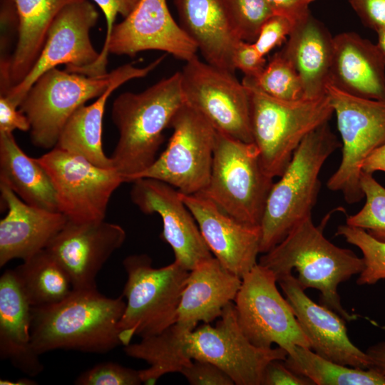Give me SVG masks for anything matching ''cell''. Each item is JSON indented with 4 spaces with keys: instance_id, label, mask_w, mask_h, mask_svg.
<instances>
[{
    "instance_id": "cell-1",
    "label": "cell",
    "mask_w": 385,
    "mask_h": 385,
    "mask_svg": "<svg viewBox=\"0 0 385 385\" xmlns=\"http://www.w3.org/2000/svg\"><path fill=\"white\" fill-rule=\"evenodd\" d=\"M123 298L108 297L97 288L73 289L56 304L32 307L34 350L39 356L56 349L106 354L122 345L118 324L125 307Z\"/></svg>"
},
{
    "instance_id": "cell-2",
    "label": "cell",
    "mask_w": 385,
    "mask_h": 385,
    "mask_svg": "<svg viewBox=\"0 0 385 385\" xmlns=\"http://www.w3.org/2000/svg\"><path fill=\"white\" fill-rule=\"evenodd\" d=\"M329 217L327 215L317 226L312 216L305 218L279 243L264 253L258 264L270 269L277 280L295 270L298 273L296 278L303 289L319 290L320 304L350 322L358 315L348 312L342 305L338 286L360 274L364 262L351 250L339 247L325 237L324 230Z\"/></svg>"
},
{
    "instance_id": "cell-3",
    "label": "cell",
    "mask_w": 385,
    "mask_h": 385,
    "mask_svg": "<svg viewBox=\"0 0 385 385\" xmlns=\"http://www.w3.org/2000/svg\"><path fill=\"white\" fill-rule=\"evenodd\" d=\"M184 103L180 71L142 92H124L115 99L111 118L119 138L111 158L125 182L132 183L155 162L163 132Z\"/></svg>"
},
{
    "instance_id": "cell-4",
    "label": "cell",
    "mask_w": 385,
    "mask_h": 385,
    "mask_svg": "<svg viewBox=\"0 0 385 385\" xmlns=\"http://www.w3.org/2000/svg\"><path fill=\"white\" fill-rule=\"evenodd\" d=\"M340 147L329 122L304 138L270 191L260 226V253L269 252L297 225L312 216L321 188L322 168Z\"/></svg>"
},
{
    "instance_id": "cell-5",
    "label": "cell",
    "mask_w": 385,
    "mask_h": 385,
    "mask_svg": "<svg viewBox=\"0 0 385 385\" xmlns=\"http://www.w3.org/2000/svg\"><path fill=\"white\" fill-rule=\"evenodd\" d=\"M167 339L179 373L192 360L207 361L220 367L236 385H262L267 365L287 356L279 346L253 345L239 326L233 302L225 307L214 327L203 323L190 330L175 323L168 329Z\"/></svg>"
},
{
    "instance_id": "cell-6",
    "label": "cell",
    "mask_w": 385,
    "mask_h": 385,
    "mask_svg": "<svg viewBox=\"0 0 385 385\" xmlns=\"http://www.w3.org/2000/svg\"><path fill=\"white\" fill-rule=\"evenodd\" d=\"M250 99V122L253 143L259 150L265 172L279 177L304 138L324 123L334 110L327 93L322 96L297 101L273 98L246 78Z\"/></svg>"
},
{
    "instance_id": "cell-7",
    "label": "cell",
    "mask_w": 385,
    "mask_h": 385,
    "mask_svg": "<svg viewBox=\"0 0 385 385\" xmlns=\"http://www.w3.org/2000/svg\"><path fill=\"white\" fill-rule=\"evenodd\" d=\"M123 266L127 274L122 292L125 307L118 327L122 345L126 346L134 336L158 334L176 322L189 271L175 260L155 268L146 254L127 256Z\"/></svg>"
},
{
    "instance_id": "cell-8",
    "label": "cell",
    "mask_w": 385,
    "mask_h": 385,
    "mask_svg": "<svg viewBox=\"0 0 385 385\" xmlns=\"http://www.w3.org/2000/svg\"><path fill=\"white\" fill-rule=\"evenodd\" d=\"M264 170L253 143L216 130L210 181L202 192L238 221L260 227L274 183Z\"/></svg>"
},
{
    "instance_id": "cell-9",
    "label": "cell",
    "mask_w": 385,
    "mask_h": 385,
    "mask_svg": "<svg viewBox=\"0 0 385 385\" xmlns=\"http://www.w3.org/2000/svg\"><path fill=\"white\" fill-rule=\"evenodd\" d=\"M342 142V160L329 178V190L340 192L348 204L364 198L360 185L365 160L385 144V99L356 96L327 84Z\"/></svg>"
},
{
    "instance_id": "cell-10",
    "label": "cell",
    "mask_w": 385,
    "mask_h": 385,
    "mask_svg": "<svg viewBox=\"0 0 385 385\" xmlns=\"http://www.w3.org/2000/svg\"><path fill=\"white\" fill-rule=\"evenodd\" d=\"M115 69L100 76H88L51 68L41 75L26 92L19 105L30 123L34 145L52 149L72 113L108 88Z\"/></svg>"
},
{
    "instance_id": "cell-11",
    "label": "cell",
    "mask_w": 385,
    "mask_h": 385,
    "mask_svg": "<svg viewBox=\"0 0 385 385\" xmlns=\"http://www.w3.org/2000/svg\"><path fill=\"white\" fill-rule=\"evenodd\" d=\"M275 274L257 264L242 278L234 300L239 326L255 346L269 349L273 344L287 354L296 346L311 349L294 312L277 287Z\"/></svg>"
},
{
    "instance_id": "cell-12",
    "label": "cell",
    "mask_w": 385,
    "mask_h": 385,
    "mask_svg": "<svg viewBox=\"0 0 385 385\" xmlns=\"http://www.w3.org/2000/svg\"><path fill=\"white\" fill-rule=\"evenodd\" d=\"M170 128L173 134L165 150L135 180H159L186 195L203 192L211 175L215 128L185 103L174 115Z\"/></svg>"
},
{
    "instance_id": "cell-13",
    "label": "cell",
    "mask_w": 385,
    "mask_h": 385,
    "mask_svg": "<svg viewBox=\"0 0 385 385\" xmlns=\"http://www.w3.org/2000/svg\"><path fill=\"white\" fill-rule=\"evenodd\" d=\"M185 103L204 116L216 130L253 142L247 88L235 73L201 61L197 56L180 71Z\"/></svg>"
},
{
    "instance_id": "cell-14",
    "label": "cell",
    "mask_w": 385,
    "mask_h": 385,
    "mask_svg": "<svg viewBox=\"0 0 385 385\" xmlns=\"http://www.w3.org/2000/svg\"><path fill=\"white\" fill-rule=\"evenodd\" d=\"M36 160L51 180L59 211L69 221L105 220L113 193L125 183L115 169L100 168L83 157L57 148Z\"/></svg>"
},
{
    "instance_id": "cell-15",
    "label": "cell",
    "mask_w": 385,
    "mask_h": 385,
    "mask_svg": "<svg viewBox=\"0 0 385 385\" xmlns=\"http://www.w3.org/2000/svg\"><path fill=\"white\" fill-rule=\"evenodd\" d=\"M98 12L88 0H76L66 5L51 24L41 53L28 75L4 93L19 107L35 81L46 71L61 64L65 70L81 74L98 59L90 31L98 19Z\"/></svg>"
},
{
    "instance_id": "cell-16",
    "label": "cell",
    "mask_w": 385,
    "mask_h": 385,
    "mask_svg": "<svg viewBox=\"0 0 385 385\" xmlns=\"http://www.w3.org/2000/svg\"><path fill=\"white\" fill-rule=\"evenodd\" d=\"M130 198L145 214L162 219L161 237L172 248L175 260L190 271L213 257L180 192L159 180L142 178L132 182Z\"/></svg>"
},
{
    "instance_id": "cell-17",
    "label": "cell",
    "mask_w": 385,
    "mask_h": 385,
    "mask_svg": "<svg viewBox=\"0 0 385 385\" xmlns=\"http://www.w3.org/2000/svg\"><path fill=\"white\" fill-rule=\"evenodd\" d=\"M158 50L188 61L197 56L195 43L172 16L166 0H139L130 13L115 24L107 53L134 56Z\"/></svg>"
},
{
    "instance_id": "cell-18",
    "label": "cell",
    "mask_w": 385,
    "mask_h": 385,
    "mask_svg": "<svg viewBox=\"0 0 385 385\" xmlns=\"http://www.w3.org/2000/svg\"><path fill=\"white\" fill-rule=\"evenodd\" d=\"M126 233L118 224L103 220H68L46 250L70 277L73 289H96V277L124 243Z\"/></svg>"
},
{
    "instance_id": "cell-19",
    "label": "cell",
    "mask_w": 385,
    "mask_h": 385,
    "mask_svg": "<svg viewBox=\"0 0 385 385\" xmlns=\"http://www.w3.org/2000/svg\"><path fill=\"white\" fill-rule=\"evenodd\" d=\"M180 196L212 255L228 270L242 278L258 263L260 227L238 221L203 192H180Z\"/></svg>"
},
{
    "instance_id": "cell-20",
    "label": "cell",
    "mask_w": 385,
    "mask_h": 385,
    "mask_svg": "<svg viewBox=\"0 0 385 385\" xmlns=\"http://www.w3.org/2000/svg\"><path fill=\"white\" fill-rule=\"evenodd\" d=\"M277 283L313 351L340 364L361 369L371 367L367 354L349 339L344 318L334 310L312 300L292 274L279 278Z\"/></svg>"
},
{
    "instance_id": "cell-21",
    "label": "cell",
    "mask_w": 385,
    "mask_h": 385,
    "mask_svg": "<svg viewBox=\"0 0 385 385\" xmlns=\"http://www.w3.org/2000/svg\"><path fill=\"white\" fill-rule=\"evenodd\" d=\"M7 213L0 220V267L14 259L25 260L46 249L67 222L61 212L29 205L0 183Z\"/></svg>"
},
{
    "instance_id": "cell-22",
    "label": "cell",
    "mask_w": 385,
    "mask_h": 385,
    "mask_svg": "<svg viewBox=\"0 0 385 385\" xmlns=\"http://www.w3.org/2000/svg\"><path fill=\"white\" fill-rule=\"evenodd\" d=\"M328 84L349 94L385 99V55L377 44L353 31L333 38Z\"/></svg>"
},
{
    "instance_id": "cell-23",
    "label": "cell",
    "mask_w": 385,
    "mask_h": 385,
    "mask_svg": "<svg viewBox=\"0 0 385 385\" xmlns=\"http://www.w3.org/2000/svg\"><path fill=\"white\" fill-rule=\"evenodd\" d=\"M165 57L161 56L142 68L127 63L115 68V75L106 91L95 102L82 105L69 117L54 148L83 157L100 168L115 169L102 145L103 118L108 98L125 82L145 77Z\"/></svg>"
},
{
    "instance_id": "cell-24",
    "label": "cell",
    "mask_w": 385,
    "mask_h": 385,
    "mask_svg": "<svg viewBox=\"0 0 385 385\" xmlns=\"http://www.w3.org/2000/svg\"><path fill=\"white\" fill-rule=\"evenodd\" d=\"M180 25L207 63L235 73L237 36L225 0H173Z\"/></svg>"
},
{
    "instance_id": "cell-25",
    "label": "cell",
    "mask_w": 385,
    "mask_h": 385,
    "mask_svg": "<svg viewBox=\"0 0 385 385\" xmlns=\"http://www.w3.org/2000/svg\"><path fill=\"white\" fill-rule=\"evenodd\" d=\"M242 278L225 267L214 256L189 271L175 323L195 329L197 324L219 319L225 307L234 302Z\"/></svg>"
},
{
    "instance_id": "cell-26",
    "label": "cell",
    "mask_w": 385,
    "mask_h": 385,
    "mask_svg": "<svg viewBox=\"0 0 385 385\" xmlns=\"http://www.w3.org/2000/svg\"><path fill=\"white\" fill-rule=\"evenodd\" d=\"M31 309L14 270H6L0 277V356L35 376L43 365L31 344Z\"/></svg>"
},
{
    "instance_id": "cell-27",
    "label": "cell",
    "mask_w": 385,
    "mask_h": 385,
    "mask_svg": "<svg viewBox=\"0 0 385 385\" xmlns=\"http://www.w3.org/2000/svg\"><path fill=\"white\" fill-rule=\"evenodd\" d=\"M280 51L298 73L304 98L327 93L333 56V38L328 29L310 14L295 25Z\"/></svg>"
},
{
    "instance_id": "cell-28",
    "label": "cell",
    "mask_w": 385,
    "mask_h": 385,
    "mask_svg": "<svg viewBox=\"0 0 385 385\" xmlns=\"http://www.w3.org/2000/svg\"><path fill=\"white\" fill-rule=\"evenodd\" d=\"M76 0H14L18 41L9 60L1 62V76L9 88L30 72L44 45L48 30L58 12Z\"/></svg>"
},
{
    "instance_id": "cell-29",
    "label": "cell",
    "mask_w": 385,
    "mask_h": 385,
    "mask_svg": "<svg viewBox=\"0 0 385 385\" xmlns=\"http://www.w3.org/2000/svg\"><path fill=\"white\" fill-rule=\"evenodd\" d=\"M0 183L29 205L60 212L48 173L36 158L22 150L13 133H0Z\"/></svg>"
},
{
    "instance_id": "cell-30",
    "label": "cell",
    "mask_w": 385,
    "mask_h": 385,
    "mask_svg": "<svg viewBox=\"0 0 385 385\" xmlns=\"http://www.w3.org/2000/svg\"><path fill=\"white\" fill-rule=\"evenodd\" d=\"M14 270L32 307L56 304L73 289L66 271L46 249Z\"/></svg>"
},
{
    "instance_id": "cell-31",
    "label": "cell",
    "mask_w": 385,
    "mask_h": 385,
    "mask_svg": "<svg viewBox=\"0 0 385 385\" xmlns=\"http://www.w3.org/2000/svg\"><path fill=\"white\" fill-rule=\"evenodd\" d=\"M283 361L289 369L309 379L314 385H385V377L374 369L340 364L309 348L296 346Z\"/></svg>"
},
{
    "instance_id": "cell-32",
    "label": "cell",
    "mask_w": 385,
    "mask_h": 385,
    "mask_svg": "<svg viewBox=\"0 0 385 385\" xmlns=\"http://www.w3.org/2000/svg\"><path fill=\"white\" fill-rule=\"evenodd\" d=\"M265 93L283 101L304 98L301 79L289 61L279 51L255 78L244 77Z\"/></svg>"
},
{
    "instance_id": "cell-33",
    "label": "cell",
    "mask_w": 385,
    "mask_h": 385,
    "mask_svg": "<svg viewBox=\"0 0 385 385\" xmlns=\"http://www.w3.org/2000/svg\"><path fill=\"white\" fill-rule=\"evenodd\" d=\"M360 185L365 203L358 212L346 217V224L363 229L374 238L385 242V188L373 174L363 171Z\"/></svg>"
},
{
    "instance_id": "cell-34",
    "label": "cell",
    "mask_w": 385,
    "mask_h": 385,
    "mask_svg": "<svg viewBox=\"0 0 385 385\" xmlns=\"http://www.w3.org/2000/svg\"><path fill=\"white\" fill-rule=\"evenodd\" d=\"M335 235L343 237L362 253L364 268L357 278L358 285H372L385 279V242L374 238L363 229L346 224L339 225Z\"/></svg>"
},
{
    "instance_id": "cell-35",
    "label": "cell",
    "mask_w": 385,
    "mask_h": 385,
    "mask_svg": "<svg viewBox=\"0 0 385 385\" xmlns=\"http://www.w3.org/2000/svg\"><path fill=\"white\" fill-rule=\"evenodd\" d=\"M235 31L242 41L254 43L263 23L272 14L265 0H225Z\"/></svg>"
},
{
    "instance_id": "cell-36",
    "label": "cell",
    "mask_w": 385,
    "mask_h": 385,
    "mask_svg": "<svg viewBox=\"0 0 385 385\" xmlns=\"http://www.w3.org/2000/svg\"><path fill=\"white\" fill-rule=\"evenodd\" d=\"M74 383L77 385H138L142 381L139 370L107 361L82 372Z\"/></svg>"
},
{
    "instance_id": "cell-37",
    "label": "cell",
    "mask_w": 385,
    "mask_h": 385,
    "mask_svg": "<svg viewBox=\"0 0 385 385\" xmlns=\"http://www.w3.org/2000/svg\"><path fill=\"white\" fill-rule=\"evenodd\" d=\"M103 11L106 21V34L104 44L100 52L98 61L83 71V74L88 76H100L107 73L108 62L107 46L111 37L115 20L118 15L127 16L139 0H92Z\"/></svg>"
},
{
    "instance_id": "cell-38",
    "label": "cell",
    "mask_w": 385,
    "mask_h": 385,
    "mask_svg": "<svg viewBox=\"0 0 385 385\" xmlns=\"http://www.w3.org/2000/svg\"><path fill=\"white\" fill-rule=\"evenodd\" d=\"M292 29V24L284 17L272 15L262 25L253 43L259 53L265 57L272 50L282 44Z\"/></svg>"
},
{
    "instance_id": "cell-39",
    "label": "cell",
    "mask_w": 385,
    "mask_h": 385,
    "mask_svg": "<svg viewBox=\"0 0 385 385\" xmlns=\"http://www.w3.org/2000/svg\"><path fill=\"white\" fill-rule=\"evenodd\" d=\"M191 385H233L232 379L215 364L202 360L192 361L180 372Z\"/></svg>"
},
{
    "instance_id": "cell-40",
    "label": "cell",
    "mask_w": 385,
    "mask_h": 385,
    "mask_svg": "<svg viewBox=\"0 0 385 385\" xmlns=\"http://www.w3.org/2000/svg\"><path fill=\"white\" fill-rule=\"evenodd\" d=\"M235 69L240 70L246 77L257 78L267 65L265 57L257 50L253 43L240 41L233 58Z\"/></svg>"
},
{
    "instance_id": "cell-41",
    "label": "cell",
    "mask_w": 385,
    "mask_h": 385,
    "mask_svg": "<svg viewBox=\"0 0 385 385\" xmlns=\"http://www.w3.org/2000/svg\"><path fill=\"white\" fill-rule=\"evenodd\" d=\"M363 24L377 32L385 28V0H347Z\"/></svg>"
},
{
    "instance_id": "cell-42",
    "label": "cell",
    "mask_w": 385,
    "mask_h": 385,
    "mask_svg": "<svg viewBox=\"0 0 385 385\" xmlns=\"http://www.w3.org/2000/svg\"><path fill=\"white\" fill-rule=\"evenodd\" d=\"M273 15L287 19L293 27L310 14L309 6L315 0H265Z\"/></svg>"
},
{
    "instance_id": "cell-43",
    "label": "cell",
    "mask_w": 385,
    "mask_h": 385,
    "mask_svg": "<svg viewBox=\"0 0 385 385\" xmlns=\"http://www.w3.org/2000/svg\"><path fill=\"white\" fill-rule=\"evenodd\" d=\"M314 385L307 378L289 369L283 360H272L266 366L262 385Z\"/></svg>"
},
{
    "instance_id": "cell-44",
    "label": "cell",
    "mask_w": 385,
    "mask_h": 385,
    "mask_svg": "<svg viewBox=\"0 0 385 385\" xmlns=\"http://www.w3.org/2000/svg\"><path fill=\"white\" fill-rule=\"evenodd\" d=\"M15 130L29 131V120L6 96L1 94L0 133H13Z\"/></svg>"
},
{
    "instance_id": "cell-45",
    "label": "cell",
    "mask_w": 385,
    "mask_h": 385,
    "mask_svg": "<svg viewBox=\"0 0 385 385\" xmlns=\"http://www.w3.org/2000/svg\"><path fill=\"white\" fill-rule=\"evenodd\" d=\"M363 172L373 174L377 171L385 172V144L376 149L364 162Z\"/></svg>"
},
{
    "instance_id": "cell-46",
    "label": "cell",
    "mask_w": 385,
    "mask_h": 385,
    "mask_svg": "<svg viewBox=\"0 0 385 385\" xmlns=\"http://www.w3.org/2000/svg\"><path fill=\"white\" fill-rule=\"evenodd\" d=\"M366 353L371 361V367L385 377V342L369 346Z\"/></svg>"
},
{
    "instance_id": "cell-47",
    "label": "cell",
    "mask_w": 385,
    "mask_h": 385,
    "mask_svg": "<svg viewBox=\"0 0 385 385\" xmlns=\"http://www.w3.org/2000/svg\"><path fill=\"white\" fill-rule=\"evenodd\" d=\"M1 385H5V384H14V385H32V384H36V383L34 381H32L29 379H19L15 381H11L9 380H1L0 381Z\"/></svg>"
},
{
    "instance_id": "cell-48",
    "label": "cell",
    "mask_w": 385,
    "mask_h": 385,
    "mask_svg": "<svg viewBox=\"0 0 385 385\" xmlns=\"http://www.w3.org/2000/svg\"><path fill=\"white\" fill-rule=\"evenodd\" d=\"M376 33L378 35V43L376 44L385 55V28L379 30Z\"/></svg>"
}]
</instances>
